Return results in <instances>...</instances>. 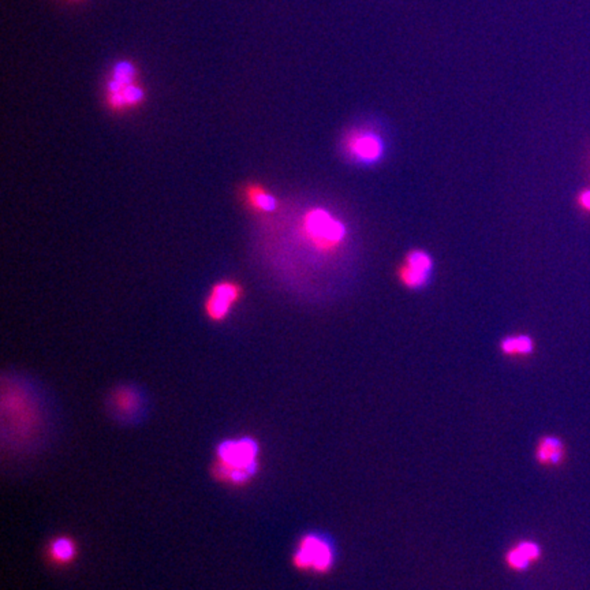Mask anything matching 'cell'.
I'll use <instances>...</instances> for the list:
<instances>
[{"label": "cell", "mask_w": 590, "mask_h": 590, "mask_svg": "<svg viewBox=\"0 0 590 590\" xmlns=\"http://www.w3.org/2000/svg\"><path fill=\"white\" fill-rule=\"evenodd\" d=\"M258 453L260 447L251 437L223 441L216 450V479L234 486L247 484L258 472Z\"/></svg>", "instance_id": "cell-1"}, {"label": "cell", "mask_w": 590, "mask_h": 590, "mask_svg": "<svg viewBox=\"0 0 590 590\" xmlns=\"http://www.w3.org/2000/svg\"><path fill=\"white\" fill-rule=\"evenodd\" d=\"M299 233L310 246L325 253L336 250L349 236L345 222L324 208L309 209L301 220Z\"/></svg>", "instance_id": "cell-2"}, {"label": "cell", "mask_w": 590, "mask_h": 590, "mask_svg": "<svg viewBox=\"0 0 590 590\" xmlns=\"http://www.w3.org/2000/svg\"><path fill=\"white\" fill-rule=\"evenodd\" d=\"M107 104L113 111H124L140 106L144 100V89L137 82V70L130 61H119L107 82Z\"/></svg>", "instance_id": "cell-3"}, {"label": "cell", "mask_w": 590, "mask_h": 590, "mask_svg": "<svg viewBox=\"0 0 590 590\" xmlns=\"http://www.w3.org/2000/svg\"><path fill=\"white\" fill-rule=\"evenodd\" d=\"M342 152L350 163L372 167L383 162L386 156V141L379 131L368 127H355L342 140Z\"/></svg>", "instance_id": "cell-4"}, {"label": "cell", "mask_w": 590, "mask_h": 590, "mask_svg": "<svg viewBox=\"0 0 590 590\" xmlns=\"http://www.w3.org/2000/svg\"><path fill=\"white\" fill-rule=\"evenodd\" d=\"M336 560V552L330 537L316 533L305 534L293 555V563L298 570L325 574L331 571Z\"/></svg>", "instance_id": "cell-5"}, {"label": "cell", "mask_w": 590, "mask_h": 590, "mask_svg": "<svg viewBox=\"0 0 590 590\" xmlns=\"http://www.w3.org/2000/svg\"><path fill=\"white\" fill-rule=\"evenodd\" d=\"M240 295L242 289L236 282L223 280L216 283L205 301V313L208 318L216 323L226 320Z\"/></svg>", "instance_id": "cell-6"}, {"label": "cell", "mask_w": 590, "mask_h": 590, "mask_svg": "<svg viewBox=\"0 0 590 590\" xmlns=\"http://www.w3.org/2000/svg\"><path fill=\"white\" fill-rule=\"evenodd\" d=\"M542 549L540 544L531 540H522L513 545L504 555L507 567L513 571H525L533 563L541 559Z\"/></svg>", "instance_id": "cell-7"}, {"label": "cell", "mask_w": 590, "mask_h": 590, "mask_svg": "<svg viewBox=\"0 0 590 590\" xmlns=\"http://www.w3.org/2000/svg\"><path fill=\"white\" fill-rule=\"evenodd\" d=\"M535 461L542 468H559L567 457L566 444L558 436L546 435L538 439L535 446Z\"/></svg>", "instance_id": "cell-8"}, {"label": "cell", "mask_w": 590, "mask_h": 590, "mask_svg": "<svg viewBox=\"0 0 590 590\" xmlns=\"http://www.w3.org/2000/svg\"><path fill=\"white\" fill-rule=\"evenodd\" d=\"M243 200L246 205L258 213H271L278 209V200L260 184H249L243 189Z\"/></svg>", "instance_id": "cell-9"}, {"label": "cell", "mask_w": 590, "mask_h": 590, "mask_svg": "<svg viewBox=\"0 0 590 590\" xmlns=\"http://www.w3.org/2000/svg\"><path fill=\"white\" fill-rule=\"evenodd\" d=\"M47 556L55 566H67L77 556V545L70 537L59 535L50 542Z\"/></svg>", "instance_id": "cell-10"}, {"label": "cell", "mask_w": 590, "mask_h": 590, "mask_svg": "<svg viewBox=\"0 0 590 590\" xmlns=\"http://www.w3.org/2000/svg\"><path fill=\"white\" fill-rule=\"evenodd\" d=\"M534 349V341L525 334L510 335L500 341V352L507 356H528Z\"/></svg>", "instance_id": "cell-11"}, {"label": "cell", "mask_w": 590, "mask_h": 590, "mask_svg": "<svg viewBox=\"0 0 590 590\" xmlns=\"http://www.w3.org/2000/svg\"><path fill=\"white\" fill-rule=\"evenodd\" d=\"M398 278L406 289L417 292V290L425 289L429 285L432 276L422 274L419 271H415L405 263H402V265L398 268Z\"/></svg>", "instance_id": "cell-12"}, {"label": "cell", "mask_w": 590, "mask_h": 590, "mask_svg": "<svg viewBox=\"0 0 590 590\" xmlns=\"http://www.w3.org/2000/svg\"><path fill=\"white\" fill-rule=\"evenodd\" d=\"M406 265H409L410 268H413L415 271H419L422 274L426 275H433L435 271V261L433 257L422 249H414L410 250L406 256H405V261Z\"/></svg>", "instance_id": "cell-13"}, {"label": "cell", "mask_w": 590, "mask_h": 590, "mask_svg": "<svg viewBox=\"0 0 590 590\" xmlns=\"http://www.w3.org/2000/svg\"><path fill=\"white\" fill-rule=\"evenodd\" d=\"M578 201H580V204H581V207H582L584 209H587V211H589L590 212V189L589 190H584V191L580 194Z\"/></svg>", "instance_id": "cell-14"}]
</instances>
